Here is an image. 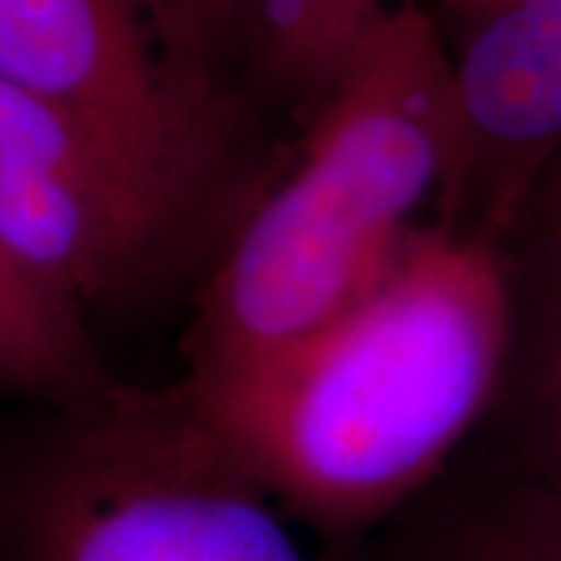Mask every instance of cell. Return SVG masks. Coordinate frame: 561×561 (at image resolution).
I'll use <instances>...</instances> for the list:
<instances>
[{
    "instance_id": "ba28073f",
    "label": "cell",
    "mask_w": 561,
    "mask_h": 561,
    "mask_svg": "<svg viewBox=\"0 0 561 561\" xmlns=\"http://www.w3.org/2000/svg\"><path fill=\"white\" fill-rule=\"evenodd\" d=\"M0 175L50 179L194 238L219 187L116 138L81 113L0 79Z\"/></svg>"
},
{
    "instance_id": "4fadbf2b",
    "label": "cell",
    "mask_w": 561,
    "mask_h": 561,
    "mask_svg": "<svg viewBox=\"0 0 561 561\" xmlns=\"http://www.w3.org/2000/svg\"><path fill=\"white\" fill-rule=\"evenodd\" d=\"M522 231L561 241V150L542 169L530 197H527L522 225L515 234H522Z\"/></svg>"
},
{
    "instance_id": "277c9868",
    "label": "cell",
    "mask_w": 561,
    "mask_h": 561,
    "mask_svg": "<svg viewBox=\"0 0 561 561\" xmlns=\"http://www.w3.org/2000/svg\"><path fill=\"white\" fill-rule=\"evenodd\" d=\"M0 79L62 103L194 179L221 187V101L165 62L128 0H0Z\"/></svg>"
},
{
    "instance_id": "3957f363",
    "label": "cell",
    "mask_w": 561,
    "mask_h": 561,
    "mask_svg": "<svg viewBox=\"0 0 561 561\" xmlns=\"http://www.w3.org/2000/svg\"><path fill=\"white\" fill-rule=\"evenodd\" d=\"M47 409L0 474V561H359L294 522L179 383Z\"/></svg>"
},
{
    "instance_id": "7a4b0ae2",
    "label": "cell",
    "mask_w": 561,
    "mask_h": 561,
    "mask_svg": "<svg viewBox=\"0 0 561 561\" xmlns=\"http://www.w3.org/2000/svg\"><path fill=\"white\" fill-rule=\"evenodd\" d=\"M453 144L449 50L419 7L393 3L312 103L294 165L203 284L181 378L262 359L359 300L440 201Z\"/></svg>"
},
{
    "instance_id": "8992f818",
    "label": "cell",
    "mask_w": 561,
    "mask_h": 561,
    "mask_svg": "<svg viewBox=\"0 0 561 561\" xmlns=\"http://www.w3.org/2000/svg\"><path fill=\"white\" fill-rule=\"evenodd\" d=\"M187 241L165 221L72 184L0 175V250L81 316L140 297Z\"/></svg>"
},
{
    "instance_id": "7c38bea8",
    "label": "cell",
    "mask_w": 561,
    "mask_h": 561,
    "mask_svg": "<svg viewBox=\"0 0 561 561\" xmlns=\"http://www.w3.org/2000/svg\"><path fill=\"white\" fill-rule=\"evenodd\" d=\"M165 62L201 94L221 101L216 66L234 41H250L253 0H128Z\"/></svg>"
},
{
    "instance_id": "30bf717a",
    "label": "cell",
    "mask_w": 561,
    "mask_h": 561,
    "mask_svg": "<svg viewBox=\"0 0 561 561\" xmlns=\"http://www.w3.org/2000/svg\"><path fill=\"white\" fill-rule=\"evenodd\" d=\"M113 381L79 309L25 278L0 250V393L57 405Z\"/></svg>"
},
{
    "instance_id": "9c48e42d",
    "label": "cell",
    "mask_w": 561,
    "mask_h": 561,
    "mask_svg": "<svg viewBox=\"0 0 561 561\" xmlns=\"http://www.w3.org/2000/svg\"><path fill=\"white\" fill-rule=\"evenodd\" d=\"M508 253L515 341L500 397L512 421L502 446L561 493V241L522 231Z\"/></svg>"
},
{
    "instance_id": "8fae6325",
    "label": "cell",
    "mask_w": 561,
    "mask_h": 561,
    "mask_svg": "<svg viewBox=\"0 0 561 561\" xmlns=\"http://www.w3.org/2000/svg\"><path fill=\"white\" fill-rule=\"evenodd\" d=\"M393 0H253L250 44L278 88L319 101Z\"/></svg>"
},
{
    "instance_id": "6da1fadb",
    "label": "cell",
    "mask_w": 561,
    "mask_h": 561,
    "mask_svg": "<svg viewBox=\"0 0 561 561\" xmlns=\"http://www.w3.org/2000/svg\"><path fill=\"white\" fill-rule=\"evenodd\" d=\"M512 341L508 247L421 225L337 316L179 387L294 522L356 549L461 459L500 402Z\"/></svg>"
},
{
    "instance_id": "5b68a950",
    "label": "cell",
    "mask_w": 561,
    "mask_h": 561,
    "mask_svg": "<svg viewBox=\"0 0 561 561\" xmlns=\"http://www.w3.org/2000/svg\"><path fill=\"white\" fill-rule=\"evenodd\" d=\"M453 62V165L440 225L512 243L561 150V0H496Z\"/></svg>"
},
{
    "instance_id": "52a82bcc",
    "label": "cell",
    "mask_w": 561,
    "mask_h": 561,
    "mask_svg": "<svg viewBox=\"0 0 561 561\" xmlns=\"http://www.w3.org/2000/svg\"><path fill=\"white\" fill-rule=\"evenodd\" d=\"M359 561H561V493L512 449L453 465L375 537Z\"/></svg>"
}]
</instances>
